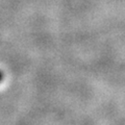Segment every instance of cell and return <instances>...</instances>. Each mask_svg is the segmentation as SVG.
Returning <instances> with one entry per match:
<instances>
[{
    "label": "cell",
    "instance_id": "cell-1",
    "mask_svg": "<svg viewBox=\"0 0 125 125\" xmlns=\"http://www.w3.org/2000/svg\"><path fill=\"white\" fill-rule=\"evenodd\" d=\"M1 79H2V73L0 72V80H1Z\"/></svg>",
    "mask_w": 125,
    "mask_h": 125
}]
</instances>
